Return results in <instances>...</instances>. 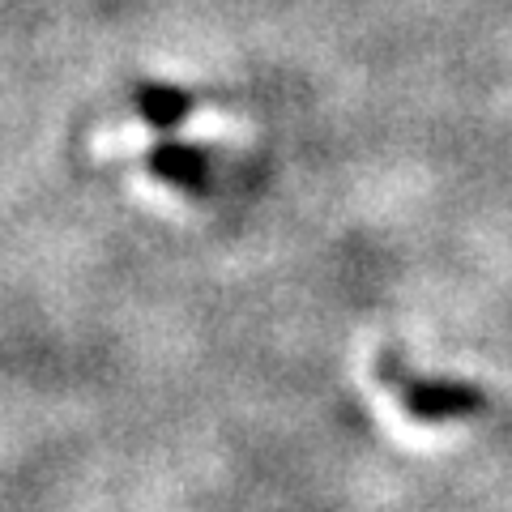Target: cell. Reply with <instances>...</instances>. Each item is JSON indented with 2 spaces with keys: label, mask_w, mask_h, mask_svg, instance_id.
Segmentation results:
<instances>
[{
  "label": "cell",
  "mask_w": 512,
  "mask_h": 512,
  "mask_svg": "<svg viewBox=\"0 0 512 512\" xmlns=\"http://www.w3.org/2000/svg\"><path fill=\"white\" fill-rule=\"evenodd\" d=\"M402 402H406L414 414H427V402H423V389H419V384H414V389L406 384ZM431 414H457V410H453V393H448V389H436V393H431Z\"/></svg>",
  "instance_id": "cell-1"
}]
</instances>
